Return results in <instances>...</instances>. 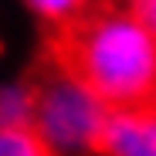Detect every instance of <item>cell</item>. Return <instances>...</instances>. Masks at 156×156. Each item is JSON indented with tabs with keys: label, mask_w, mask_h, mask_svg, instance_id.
Instances as JSON below:
<instances>
[{
	"label": "cell",
	"mask_w": 156,
	"mask_h": 156,
	"mask_svg": "<svg viewBox=\"0 0 156 156\" xmlns=\"http://www.w3.org/2000/svg\"><path fill=\"white\" fill-rule=\"evenodd\" d=\"M55 61L115 109L156 102V37L122 4H102L55 34Z\"/></svg>",
	"instance_id": "6da1fadb"
},
{
	"label": "cell",
	"mask_w": 156,
	"mask_h": 156,
	"mask_svg": "<svg viewBox=\"0 0 156 156\" xmlns=\"http://www.w3.org/2000/svg\"><path fill=\"white\" fill-rule=\"evenodd\" d=\"M0 156H51L34 129H0Z\"/></svg>",
	"instance_id": "8992f818"
},
{
	"label": "cell",
	"mask_w": 156,
	"mask_h": 156,
	"mask_svg": "<svg viewBox=\"0 0 156 156\" xmlns=\"http://www.w3.org/2000/svg\"><path fill=\"white\" fill-rule=\"evenodd\" d=\"M37 112V82H14L0 85V129H34Z\"/></svg>",
	"instance_id": "277c9868"
},
{
	"label": "cell",
	"mask_w": 156,
	"mask_h": 156,
	"mask_svg": "<svg viewBox=\"0 0 156 156\" xmlns=\"http://www.w3.org/2000/svg\"><path fill=\"white\" fill-rule=\"evenodd\" d=\"M112 109L58 61L37 78L34 133L51 156H102Z\"/></svg>",
	"instance_id": "7a4b0ae2"
},
{
	"label": "cell",
	"mask_w": 156,
	"mask_h": 156,
	"mask_svg": "<svg viewBox=\"0 0 156 156\" xmlns=\"http://www.w3.org/2000/svg\"><path fill=\"white\" fill-rule=\"evenodd\" d=\"M24 7H27L44 27H51L55 34L75 27L82 17H88L95 10L92 0H24Z\"/></svg>",
	"instance_id": "5b68a950"
},
{
	"label": "cell",
	"mask_w": 156,
	"mask_h": 156,
	"mask_svg": "<svg viewBox=\"0 0 156 156\" xmlns=\"http://www.w3.org/2000/svg\"><path fill=\"white\" fill-rule=\"evenodd\" d=\"M102 156H156V102L115 109L105 126Z\"/></svg>",
	"instance_id": "3957f363"
},
{
	"label": "cell",
	"mask_w": 156,
	"mask_h": 156,
	"mask_svg": "<svg viewBox=\"0 0 156 156\" xmlns=\"http://www.w3.org/2000/svg\"><path fill=\"white\" fill-rule=\"evenodd\" d=\"M126 7L139 17V24L156 37V0H126Z\"/></svg>",
	"instance_id": "52a82bcc"
}]
</instances>
